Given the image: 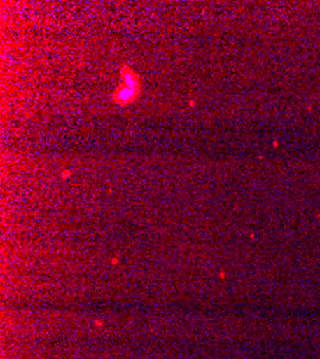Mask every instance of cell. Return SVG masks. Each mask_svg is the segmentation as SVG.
Masks as SVG:
<instances>
[{
    "mask_svg": "<svg viewBox=\"0 0 320 359\" xmlns=\"http://www.w3.org/2000/svg\"><path fill=\"white\" fill-rule=\"evenodd\" d=\"M123 83L112 97V100L118 104H128L134 101L139 94V81L135 72L128 68L123 69Z\"/></svg>",
    "mask_w": 320,
    "mask_h": 359,
    "instance_id": "6da1fadb",
    "label": "cell"
}]
</instances>
